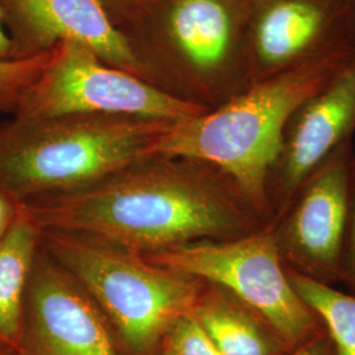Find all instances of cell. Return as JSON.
Wrapping results in <instances>:
<instances>
[{
	"label": "cell",
	"mask_w": 355,
	"mask_h": 355,
	"mask_svg": "<svg viewBox=\"0 0 355 355\" xmlns=\"http://www.w3.org/2000/svg\"><path fill=\"white\" fill-rule=\"evenodd\" d=\"M343 3H346L349 7H352V8H354L355 7V0H343Z\"/></svg>",
	"instance_id": "cell-25"
},
{
	"label": "cell",
	"mask_w": 355,
	"mask_h": 355,
	"mask_svg": "<svg viewBox=\"0 0 355 355\" xmlns=\"http://www.w3.org/2000/svg\"><path fill=\"white\" fill-rule=\"evenodd\" d=\"M145 257L230 292L266 318L292 350L324 329L291 284L271 221L239 239L195 242Z\"/></svg>",
	"instance_id": "cell-6"
},
{
	"label": "cell",
	"mask_w": 355,
	"mask_h": 355,
	"mask_svg": "<svg viewBox=\"0 0 355 355\" xmlns=\"http://www.w3.org/2000/svg\"><path fill=\"white\" fill-rule=\"evenodd\" d=\"M355 132V60L302 103L288 119L267 177L272 220L296 192Z\"/></svg>",
	"instance_id": "cell-11"
},
{
	"label": "cell",
	"mask_w": 355,
	"mask_h": 355,
	"mask_svg": "<svg viewBox=\"0 0 355 355\" xmlns=\"http://www.w3.org/2000/svg\"><path fill=\"white\" fill-rule=\"evenodd\" d=\"M17 355H124L98 305L41 245L26 288Z\"/></svg>",
	"instance_id": "cell-10"
},
{
	"label": "cell",
	"mask_w": 355,
	"mask_h": 355,
	"mask_svg": "<svg viewBox=\"0 0 355 355\" xmlns=\"http://www.w3.org/2000/svg\"><path fill=\"white\" fill-rule=\"evenodd\" d=\"M343 51L354 49L353 8L343 0H258L246 31L248 85Z\"/></svg>",
	"instance_id": "cell-9"
},
{
	"label": "cell",
	"mask_w": 355,
	"mask_h": 355,
	"mask_svg": "<svg viewBox=\"0 0 355 355\" xmlns=\"http://www.w3.org/2000/svg\"><path fill=\"white\" fill-rule=\"evenodd\" d=\"M250 0H150L114 21L157 87L208 110L249 87Z\"/></svg>",
	"instance_id": "cell-3"
},
{
	"label": "cell",
	"mask_w": 355,
	"mask_h": 355,
	"mask_svg": "<svg viewBox=\"0 0 355 355\" xmlns=\"http://www.w3.org/2000/svg\"><path fill=\"white\" fill-rule=\"evenodd\" d=\"M41 229L24 205L0 242V343L17 353L26 288L40 249Z\"/></svg>",
	"instance_id": "cell-14"
},
{
	"label": "cell",
	"mask_w": 355,
	"mask_h": 355,
	"mask_svg": "<svg viewBox=\"0 0 355 355\" xmlns=\"http://www.w3.org/2000/svg\"><path fill=\"white\" fill-rule=\"evenodd\" d=\"M23 204L16 202L6 191L0 189V242L7 236L21 211Z\"/></svg>",
	"instance_id": "cell-20"
},
{
	"label": "cell",
	"mask_w": 355,
	"mask_h": 355,
	"mask_svg": "<svg viewBox=\"0 0 355 355\" xmlns=\"http://www.w3.org/2000/svg\"><path fill=\"white\" fill-rule=\"evenodd\" d=\"M207 111L105 62L82 44L66 41L53 49L49 62L23 94L13 117L104 114L179 123Z\"/></svg>",
	"instance_id": "cell-7"
},
{
	"label": "cell",
	"mask_w": 355,
	"mask_h": 355,
	"mask_svg": "<svg viewBox=\"0 0 355 355\" xmlns=\"http://www.w3.org/2000/svg\"><path fill=\"white\" fill-rule=\"evenodd\" d=\"M174 123L64 114L0 124V189L24 204L92 186L153 155Z\"/></svg>",
	"instance_id": "cell-4"
},
{
	"label": "cell",
	"mask_w": 355,
	"mask_h": 355,
	"mask_svg": "<svg viewBox=\"0 0 355 355\" xmlns=\"http://www.w3.org/2000/svg\"><path fill=\"white\" fill-rule=\"evenodd\" d=\"M15 57V48H13L12 38L6 26L4 12L0 7V61H13Z\"/></svg>",
	"instance_id": "cell-22"
},
{
	"label": "cell",
	"mask_w": 355,
	"mask_h": 355,
	"mask_svg": "<svg viewBox=\"0 0 355 355\" xmlns=\"http://www.w3.org/2000/svg\"><path fill=\"white\" fill-rule=\"evenodd\" d=\"M287 355H338V353L328 331L324 328L315 337L295 347Z\"/></svg>",
	"instance_id": "cell-19"
},
{
	"label": "cell",
	"mask_w": 355,
	"mask_h": 355,
	"mask_svg": "<svg viewBox=\"0 0 355 355\" xmlns=\"http://www.w3.org/2000/svg\"><path fill=\"white\" fill-rule=\"evenodd\" d=\"M250 1H252V3L254 4V3H255V1H258V0H250Z\"/></svg>",
	"instance_id": "cell-27"
},
{
	"label": "cell",
	"mask_w": 355,
	"mask_h": 355,
	"mask_svg": "<svg viewBox=\"0 0 355 355\" xmlns=\"http://www.w3.org/2000/svg\"><path fill=\"white\" fill-rule=\"evenodd\" d=\"M286 270L295 291L320 318L338 355H355L354 293Z\"/></svg>",
	"instance_id": "cell-15"
},
{
	"label": "cell",
	"mask_w": 355,
	"mask_h": 355,
	"mask_svg": "<svg viewBox=\"0 0 355 355\" xmlns=\"http://www.w3.org/2000/svg\"><path fill=\"white\" fill-rule=\"evenodd\" d=\"M40 245L98 305L124 355H161L168 330L205 286L92 234L41 229Z\"/></svg>",
	"instance_id": "cell-5"
},
{
	"label": "cell",
	"mask_w": 355,
	"mask_h": 355,
	"mask_svg": "<svg viewBox=\"0 0 355 355\" xmlns=\"http://www.w3.org/2000/svg\"><path fill=\"white\" fill-rule=\"evenodd\" d=\"M101 1L108 15L111 16V20L114 23L125 17L129 13L139 10L150 0H101Z\"/></svg>",
	"instance_id": "cell-21"
},
{
	"label": "cell",
	"mask_w": 355,
	"mask_h": 355,
	"mask_svg": "<svg viewBox=\"0 0 355 355\" xmlns=\"http://www.w3.org/2000/svg\"><path fill=\"white\" fill-rule=\"evenodd\" d=\"M354 60V51H337L253 85L214 110L174 123L153 155L189 157L215 166L237 184L259 215L272 221L267 177L283 129L302 103Z\"/></svg>",
	"instance_id": "cell-2"
},
{
	"label": "cell",
	"mask_w": 355,
	"mask_h": 355,
	"mask_svg": "<svg viewBox=\"0 0 355 355\" xmlns=\"http://www.w3.org/2000/svg\"><path fill=\"white\" fill-rule=\"evenodd\" d=\"M192 313L223 355H287L292 350L266 318L215 284L205 283Z\"/></svg>",
	"instance_id": "cell-13"
},
{
	"label": "cell",
	"mask_w": 355,
	"mask_h": 355,
	"mask_svg": "<svg viewBox=\"0 0 355 355\" xmlns=\"http://www.w3.org/2000/svg\"><path fill=\"white\" fill-rule=\"evenodd\" d=\"M53 49L29 58L0 61V112L13 114L23 94L49 62Z\"/></svg>",
	"instance_id": "cell-16"
},
{
	"label": "cell",
	"mask_w": 355,
	"mask_h": 355,
	"mask_svg": "<svg viewBox=\"0 0 355 355\" xmlns=\"http://www.w3.org/2000/svg\"><path fill=\"white\" fill-rule=\"evenodd\" d=\"M23 205L40 229L98 236L145 255L239 239L270 223L215 166L162 154Z\"/></svg>",
	"instance_id": "cell-1"
},
{
	"label": "cell",
	"mask_w": 355,
	"mask_h": 355,
	"mask_svg": "<svg viewBox=\"0 0 355 355\" xmlns=\"http://www.w3.org/2000/svg\"><path fill=\"white\" fill-rule=\"evenodd\" d=\"M345 142L308 178L272 229L287 268L325 284L341 283L355 155Z\"/></svg>",
	"instance_id": "cell-8"
},
{
	"label": "cell",
	"mask_w": 355,
	"mask_h": 355,
	"mask_svg": "<svg viewBox=\"0 0 355 355\" xmlns=\"http://www.w3.org/2000/svg\"><path fill=\"white\" fill-rule=\"evenodd\" d=\"M353 49L355 53V7L353 8Z\"/></svg>",
	"instance_id": "cell-24"
},
{
	"label": "cell",
	"mask_w": 355,
	"mask_h": 355,
	"mask_svg": "<svg viewBox=\"0 0 355 355\" xmlns=\"http://www.w3.org/2000/svg\"><path fill=\"white\" fill-rule=\"evenodd\" d=\"M0 355H17V353L13 352L11 349H8V347H6V346H3L0 343Z\"/></svg>",
	"instance_id": "cell-23"
},
{
	"label": "cell",
	"mask_w": 355,
	"mask_h": 355,
	"mask_svg": "<svg viewBox=\"0 0 355 355\" xmlns=\"http://www.w3.org/2000/svg\"><path fill=\"white\" fill-rule=\"evenodd\" d=\"M161 355H168L167 353H166L165 350H162V353H161Z\"/></svg>",
	"instance_id": "cell-26"
},
{
	"label": "cell",
	"mask_w": 355,
	"mask_h": 355,
	"mask_svg": "<svg viewBox=\"0 0 355 355\" xmlns=\"http://www.w3.org/2000/svg\"><path fill=\"white\" fill-rule=\"evenodd\" d=\"M341 283L355 295V161L352 175V190H350V205L349 218L346 229V240L343 248V279Z\"/></svg>",
	"instance_id": "cell-18"
},
{
	"label": "cell",
	"mask_w": 355,
	"mask_h": 355,
	"mask_svg": "<svg viewBox=\"0 0 355 355\" xmlns=\"http://www.w3.org/2000/svg\"><path fill=\"white\" fill-rule=\"evenodd\" d=\"M162 350L168 355H223L192 312L168 330Z\"/></svg>",
	"instance_id": "cell-17"
},
{
	"label": "cell",
	"mask_w": 355,
	"mask_h": 355,
	"mask_svg": "<svg viewBox=\"0 0 355 355\" xmlns=\"http://www.w3.org/2000/svg\"><path fill=\"white\" fill-rule=\"evenodd\" d=\"M0 7L16 60L73 41L95 51L105 62L154 85L101 0H0Z\"/></svg>",
	"instance_id": "cell-12"
}]
</instances>
